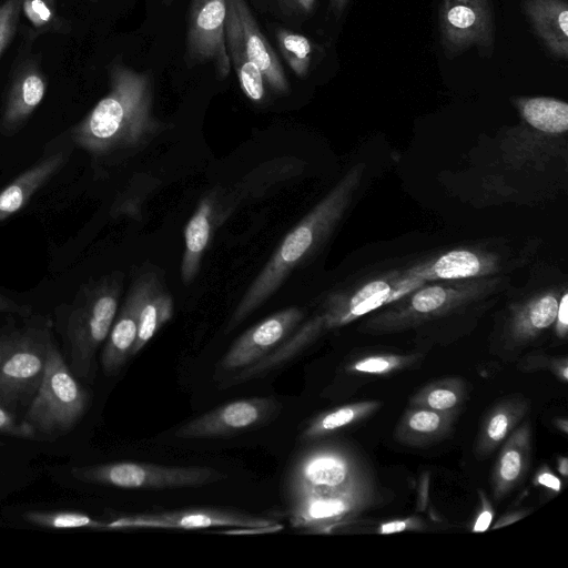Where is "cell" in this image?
Wrapping results in <instances>:
<instances>
[{
    "instance_id": "9a60e30c",
    "label": "cell",
    "mask_w": 568,
    "mask_h": 568,
    "mask_svg": "<svg viewBox=\"0 0 568 568\" xmlns=\"http://www.w3.org/2000/svg\"><path fill=\"white\" fill-rule=\"evenodd\" d=\"M304 312L296 306L281 310L245 331L219 362L220 372L246 368L278 347L300 325Z\"/></svg>"
},
{
    "instance_id": "8d00e7d4",
    "label": "cell",
    "mask_w": 568,
    "mask_h": 568,
    "mask_svg": "<svg viewBox=\"0 0 568 568\" xmlns=\"http://www.w3.org/2000/svg\"><path fill=\"white\" fill-rule=\"evenodd\" d=\"M493 517L494 510L491 504L485 494L480 493V510L475 519L471 530L474 532L486 531L491 525Z\"/></svg>"
},
{
    "instance_id": "83f0119b",
    "label": "cell",
    "mask_w": 568,
    "mask_h": 568,
    "mask_svg": "<svg viewBox=\"0 0 568 568\" xmlns=\"http://www.w3.org/2000/svg\"><path fill=\"white\" fill-rule=\"evenodd\" d=\"M379 406V402L365 400L324 412L308 423L302 433V438L315 440L332 435L372 415Z\"/></svg>"
},
{
    "instance_id": "7c38bea8",
    "label": "cell",
    "mask_w": 568,
    "mask_h": 568,
    "mask_svg": "<svg viewBox=\"0 0 568 568\" xmlns=\"http://www.w3.org/2000/svg\"><path fill=\"white\" fill-rule=\"evenodd\" d=\"M278 521L268 516L220 508H190L143 513L104 521L103 529H206L214 527L263 528Z\"/></svg>"
},
{
    "instance_id": "ac0fdd59",
    "label": "cell",
    "mask_w": 568,
    "mask_h": 568,
    "mask_svg": "<svg viewBox=\"0 0 568 568\" xmlns=\"http://www.w3.org/2000/svg\"><path fill=\"white\" fill-rule=\"evenodd\" d=\"M560 295L558 288H548L514 304L506 321L507 339L514 345H525L554 326Z\"/></svg>"
},
{
    "instance_id": "ee69618b",
    "label": "cell",
    "mask_w": 568,
    "mask_h": 568,
    "mask_svg": "<svg viewBox=\"0 0 568 568\" xmlns=\"http://www.w3.org/2000/svg\"><path fill=\"white\" fill-rule=\"evenodd\" d=\"M290 2L304 13H310L315 4V0H290Z\"/></svg>"
},
{
    "instance_id": "8992f818",
    "label": "cell",
    "mask_w": 568,
    "mask_h": 568,
    "mask_svg": "<svg viewBox=\"0 0 568 568\" xmlns=\"http://www.w3.org/2000/svg\"><path fill=\"white\" fill-rule=\"evenodd\" d=\"M415 288L403 277L400 270L361 280L354 285L332 292L314 316L297 326L292 335L306 347L324 332L371 314Z\"/></svg>"
},
{
    "instance_id": "603a6c76",
    "label": "cell",
    "mask_w": 568,
    "mask_h": 568,
    "mask_svg": "<svg viewBox=\"0 0 568 568\" xmlns=\"http://www.w3.org/2000/svg\"><path fill=\"white\" fill-rule=\"evenodd\" d=\"M65 151L53 153L28 169L0 192V222L20 212L32 195L65 163Z\"/></svg>"
},
{
    "instance_id": "3957f363",
    "label": "cell",
    "mask_w": 568,
    "mask_h": 568,
    "mask_svg": "<svg viewBox=\"0 0 568 568\" xmlns=\"http://www.w3.org/2000/svg\"><path fill=\"white\" fill-rule=\"evenodd\" d=\"M365 165H354L336 185L284 236L234 308L230 333L261 307L290 274L308 261L336 229L364 176Z\"/></svg>"
},
{
    "instance_id": "7dc6e473",
    "label": "cell",
    "mask_w": 568,
    "mask_h": 568,
    "mask_svg": "<svg viewBox=\"0 0 568 568\" xmlns=\"http://www.w3.org/2000/svg\"><path fill=\"white\" fill-rule=\"evenodd\" d=\"M11 336L9 337H0V365L2 363V359L7 353V349L10 344Z\"/></svg>"
},
{
    "instance_id": "e0dca14e",
    "label": "cell",
    "mask_w": 568,
    "mask_h": 568,
    "mask_svg": "<svg viewBox=\"0 0 568 568\" xmlns=\"http://www.w3.org/2000/svg\"><path fill=\"white\" fill-rule=\"evenodd\" d=\"M132 284L138 293V335L131 351L134 356L172 318L174 303L162 275L154 267L144 266Z\"/></svg>"
},
{
    "instance_id": "9c48e42d",
    "label": "cell",
    "mask_w": 568,
    "mask_h": 568,
    "mask_svg": "<svg viewBox=\"0 0 568 568\" xmlns=\"http://www.w3.org/2000/svg\"><path fill=\"white\" fill-rule=\"evenodd\" d=\"M51 339L44 328L11 335L0 365V402L14 405L37 392L47 366Z\"/></svg>"
},
{
    "instance_id": "f35d334b",
    "label": "cell",
    "mask_w": 568,
    "mask_h": 568,
    "mask_svg": "<svg viewBox=\"0 0 568 568\" xmlns=\"http://www.w3.org/2000/svg\"><path fill=\"white\" fill-rule=\"evenodd\" d=\"M536 481L539 485L547 487L548 489H551L556 493H559L562 487L561 480L547 469L540 470L538 473Z\"/></svg>"
},
{
    "instance_id": "4316f807",
    "label": "cell",
    "mask_w": 568,
    "mask_h": 568,
    "mask_svg": "<svg viewBox=\"0 0 568 568\" xmlns=\"http://www.w3.org/2000/svg\"><path fill=\"white\" fill-rule=\"evenodd\" d=\"M523 120L538 132L558 136L568 130V104L549 97H517L514 99Z\"/></svg>"
},
{
    "instance_id": "1f68e13d",
    "label": "cell",
    "mask_w": 568,
    "mask_h": 568,
    "mask_svg": "<svg viewBox=\"0 0 568 568\" xmlns=\"http://www.w3.org/2000/svg\"><path fill=\"white\" fill-rule=\"evenodd\" d=\"M23 518L32 525L53 529L104 528V521L78 511H28Z\"/></svg>"
},
{
    "instance_id": "d6a6232c",
    "label": "cell",
    "mask_w": 568,
    "mask_h": 568,
    "mask_svg": "<svg viewBox=\"0 0 568 568\" xmlns=\"http://www.w3.org/2000/svg\"><path fill=\"white\" fill-rule=\"evenodd\" d=\"M417 354H378L362 357L352 362L347 371L356 374L386 375L414 365Z\"/></svg>"
},
{
    "instance_id": "277c9868",
    "label": "cell",
    "mask_w": 568,
    "mask_h": 568,
    "mask_svg": "<svg viewBox=\"0 0 568 568\" xmlns=\"http://www.w3.org/2000/svg\"><path fill=\"white\" fill-rule=\"evenodd\" d=\"M504 276L425 283L371 313L361 325L369 334L398 333L470 312H479L506 290Z\"/></svg>"
},
{
    "instance_id": "bcb514c9",
    "label": "cell",
    "mask_w": 568,
    "mask_h": 568,
    "mask_svg": "<svg viewBox=\"0 0 568 568\" xmlns=\"http://www.w3.org/2000/svg\"><path fill=\"white\" fill-rule=\"evenodd\" d=\"M558 471L562 477L568 476V459L564 456L558 458Z\"/></svg>"
},
{
    "instance_id": "30bf717a",
    "label": "cell",
    "mask_w": 568,
    "mask_h": 568,
    "mask_svg": "<svg viewBox=\"0 0 568 568\" xmlns=\"http://www.w3.org/2000/svg\"><path fill=\"white\" fill-rule=\"evenodd\" d=\"M438 22L447 58L453 59L473 47L491 53L495 41L491 0H442Z\"/></svg>"
},
{
    "instance_id": "52a82bcc",
    "label": "cell",
    "mask_w": 568,
    "mask_h": 568,
    "mask_svg": "<svg viewBox=\"0 0 568 568\" xmlns=\"http://www.w3.org/2000/svg\"><path fill=\"white\" fill-rule=\"evenodd\" d=\"M88 400L85 389L51 342L43 378L22 422L34 435L61 434L82 417Z\"/></svg>"
},
{
    "instance_id": "836d02e7",
    "label": "cell",
    "mask_w": 568,
    "mask_h": 568,
    "mask_svg": "<svg viewBox=\"0 0 568 568\" xmlns=\"http://www.w3.org/2000/svg\"><path fill=\"white\" fill-rule=\"evenodd\" d=\"M0 433L20 438L34 437L33 430L23 422H18L2 405H0Z\"/></svg>"
},
{
    "instance_id": "60d3db41",
    "label": "cell",
    "mask_w": 568,
    "mask_h": 568,
    "mask_svg": "<svg viewBox=\"0 0 568 568\" xmlns=\"http://www.w3.org/2000/svg\"><path fill=\"white\" fill-rule=\"evenodd\" d=\"M31 9L34 14L39 17L41 21H48L51 17V12L48 7L41 0H32Z\"/></svg>"
},
{
    "instance_id": "ba28073f",
    "label": "cell",
    "mask_w": 568,
    "mask_h": 568,
    "mask_svg": "<svg viewBox=\"0 0 568 568\" xmlns=\"http://www.w3.org/2000/svg\"><path fill=\"white\" fill-rule=\"evenodd\" d=\"M71 473L80 481L123 489L202 487L227 478L226 474L213 467L163 466L134 462L74 467Z\"/></svg>"
},
{
    "instance_id": "b9f144b4",
    "label": "cell",
    "mask_w": 568,
    "mask_h": 568,
    "mask_svg": "<svg viewBox=\"0 0 568 568\" xmlns=\"http://www.w3.org/2000/svg\"><path fill=\"white\" fill-rule=\"evenodd\" d=\"M524 516H525V514L523 511H516V513L507 514V515L500 517L496 521V524L493 526V528L496 529V528H500V527L510 525V524L521 519Z\"/></svg>"
},
{
    "instance_id": "4fadbf2b",
    "label": "cell",
    "mask_w": 568,
    "mask_h": 568,
    "mask_svg": "<svg viewBox=\"0 0 568 568\" xmlns=\"http://www.w3.org/2000/svg\"><path fill=\"white\" fill-rule=\"evenodd\" d=\"M505 265V256L497 251L458 247L407 265L400 272L407 282L418 287L436 281L498 275Z\"/></svg>"
},
{
    "instance_id": "d6986e66",
    "label": "cell",
    "mask_w": 568,
    "mask_h": 568,
    "mask_svg": "<svg viewBox=\"0 0 568 568\" xmlns=\"http://www.w3.org/2000/svg\"><path fill=\"white\" fill-rule=\"evenodd\" d=\"M235 11L244 49L264 75L265 83L276 93H287L290 83L271 44L261 32L245 0H229Z\"/></svg>"
},
{
    "instance_id": "44dd1931",
    "label": "cell",
    "mask_w": 568,
    "mask_h": 568,
    "mask_svg": "<svg viewBox=\"0 0 568 568\" xmlns=\"http://www.w3.org/2000/svg\"><path fill=\"white\" fill-rule=\"evenodd\" d=\"M523 11L536 36L556 58H568V3L566 0H523Z\"/></svg>"
},
{
    "instance_id": "f6af8a7d",
    "label": "cell",
    "mask_w": 568,
    "mask_h": 568,
    "mask_svg": "<svg viewBox=\"0 0 568 568\" xmlns=\"http://www.w3.org/2000/svg\"><path fill=\"white\" fill-rule=\"evenodd\" d=\"M347 2L348 0H329V10L336 17H339L343 13Z\"/></svg>"
},
{
    "instance_id": "484cf974",
    "label": "cell",
    "mask_w": 568,
    "mask_h": 568,
    "mask_svg": "<svg viewBox=\"0 0 568 568\" xmlns=\"http://www.w3.org/2000/svg\"><path fill=\"white\" fill-rule=\"evenodd\" d=\"M528 410L523 398H507L498 403L484 419L476 440L478 457L490 455L518 426Z\"/></svg>"
},
{
    "instance_id": "7402d4cb",
    "label": "cell",
    "mask_w": 568,
    "mask_h": 568,
    "mask_svg": "<svg viewBox=\"0 0 568 568\" xmlns=\"http://www.w3.org/2000/svg\"><path fill=\"white\" fill-rule=\"evenodd\" d=\"M138 335V293L131 283L125 300L116 313L101 354L105 375H115L131 357Z\"/></svg>"
},
{
    "instance_id": "f546056e",
    "label": "cell",
    "mask_w": 568,
    "mask_h": 568,
    "mask_svg": "<svg viewBox=\"0 0 568 568\" xmlns=\"http://www.w3.org/2000/svg\"><path fill=\"white\" fill-rule=\"evenodd\" d=\"M44 83L42 79L36 74L26 77L20 89L14 92L6 109L1 132L11 135L16 132L21 122L38 106L44 95Z\"/></svg>"
},
{
    "instance_id": "681fc988",
    "label": "cell",
    "mask_w": 568,
    "mask_h": 568,
    "mask_svg": "<svg viewBox=\"0 0 568 568\" xmlns=\"http://www.w3.org/2000/svg\"><path fill=\"white\" fill-rule=\"evenodd\" d=\"M172 1H174V0H162V2H163V3H165V4H169V3H171Z\"/></svg>"
},
{
    "instance_id": "7a4b0ae2",
    "label": "cell",
    "mask_w": 568,
    "mask_h": 568,
    "mask_svg": "<svg viewBox=\"0 0 568 568\" xmlns=\"http://www.w3.org/2000/svg\"><path fill=\"white\" fill-rule=\"evenodd\" d=\"M153 103L152 73L116 63L111 70L110 91L75 126L73 140L94 156L134 154L166 129L155 116Z\"/></svg>"
},
{
    "instance_id": "5b68a950",
    "label": "cell",
    "mask_w": 568,
    "mask_h": 568,
    "mask_svg": "<svg viewBox=\"0 0 568 568\" xmlns=\"http://www.w3.org/2000/svg\"><path fill=\"white\" fill-rule=\"evenodd\" d=\"M123 290V275L114 272L78 292L67 323L70 368L75 377L92 375L98 348L106 339Z\"/></svg>"
},
{
    "instance_id": "f1b7e54d",
    "label": "cell",
    "mask_w": 568,
    "mask_h": 568,
    "mask_svg": "<svg viewBox=\"0 0 568 568\" xmlns=\"http://www.w3.org/2000/svg\"><path fill=\"white\" fill-rule=\"evenodd\" d=\"M466 385L460 378L449 377L433 382L419 389L409 402V406L455 414L466 399Z\"/></svg>"
},
{
    "instance_id": "7bdbcfd3",
    "label": "cell",
    "mask_w": 568,
    "mask_h": 568,
    "mask_svg": "<svg viewBox=\"0 0 568 568\" xmlns=\"http://www.w3.org/2000/svg\"><path fill=\"white\" fill-rule=\"evenodd\" d=\"M1 312H22V306L0 294V313Z\"/></svg>"
},
{
    "instance_id": "5bb4252c",
    "label": "cell",
    "mask_w": 568,
    "mask_h": 568,
    "mask_svg": "<svg viewBox=\"0 0 568 568\" xmlns=\"http://www.w3.org/2000/svg\"><path fill=\"white\" fill-rule=\"evenodd\" d=\"M226 0H192L186 53L189 61L212 63L220 79L229 77L231 62L225 42Z\"/></svg>"
},
{
    "instance_id": "2e32d148",
    "label": "cell",
    "mask_w": 568,
    "mask_h": 568,
    "mask_svg": "<svg viewBox=\"0 0 568 568\" xmlns=\"http://www.w3.org/2000/svg\"><path fill=\"white\" fill-rule=\"evenodd\" d=\"M234 206L221 189L207 193L185 225L184 253L181 262V280L191 284L196 277L203 256L214 231L231 214Z\"/></svg>"
},
{
    "instance_id": "ffe728a7",
    "label": "cell",
    "mask_w": 568,
    "mask_h": 568,
    "mask_svg": "<svg viewBox=\"0 0 568 568\" xmlns=\"http://www.w3.org/2000/svg\"><path fill=\"white\" fill-rule=\"evenodd\" d=\"M530 439V426L525 423L516 427L501 444L491 477L495 499L504 498L524 479L529 465Z\"/></svg>"
},
{
    "instance_id": "d4e9b609",
    "label": "cell",
    "mask_w": 568,
    "mask_h": 568,
    "mask_svg": "<svg viewBox=\"0 0 568 568\" xmlns=\"http://www.w3.org/2000/svg\"><path fill=\"white\" fill-rule=\"evenodd\" d=\"M225 42L231 67L233 65L240 87L252 102L261 103L265 98V79L258 67L248 58L241 36L239 21L232 3L226 0Z\"/></svg>"
},
{
    "instance_id": "8fae6325",
    "label": "cell",
    "mask_w": 568,
    "mask_h": 568,
    "mask_svg": "<svg viewBox=\"0 0 568 568\" xmlns=\"http://www.w3.org/2000/svg\"><path fill=\"white\" fill-rule=\"evenodd\" d=\"M281 410L280 400L271 396L240 398L189 420L174 435L182 439L233 436L264 426Z\"/></svg>"
},
{
    "instance_id": "6da1fadb",
    "label": "cell",
    "mask_w": 568,
    "mask_h": 568,
    "mask_svg": "<svg viewBox=\"0 0 568 568\" xmlns=\"http://www.w3.org/2000/svg\"><path fill=\"white\" fill-rule=\"evenodd\" d=\"M374 481L356 456L336 445L302 454L286 481L291 526L331 534L355 521L377 499Z\"/></svg>"
},
{
    "instance_id": "ab89813d",
    "label": "cell",
    "mask_w": 568,
    "mask_h": 568,
    "mask_svg": "<svg viewBox=\"0 0 568 568\" xmlns=\"http://www.w3.org/2000/svg\"><path fill=\"white\" fill-rule=\"evenodd\" d=\"M552 373L562 382L568 379V362L567 358H557L550 362Z\"/></svg>"
},
{
    "instance_id": "c3c4849f",
    "label": "cell",
    "mask_w": 568,
    "mask_h": 568,
    "mask_svg": "<svg viewBox=\"0 0 568 568\" xmlns=\"http://www.w3.org/2000/svg\"><path fill=\"white\" fill-rule=\"evenodd\" d=\"M555 424L564 434L568 433V422H567V419L565 417L564 418H557Z\"/></svg>"
},
{
    "instance_id": "e575fe53",
    "label": "cell",
    "mask_w": 568,
    "mask_h": 568,
    "mask_svg": "<svg viewBox=\"0 0 568 568\" xmlns=\"http://www.w3.org/2000/svg\"><path fill=\"white\" fill-rule=\"evenodd\" d=\"M17 6V0H9L0 8V52L10 37Z\"/></svg>"
},
{
    "instance_id": "4dcf8cb0",
    "label": "cell",
    "mask_w": 568,
    "mask_h": 568,
    "mask_svg": "<svg viewBox=\"0 0 568 568\" xmlns=\"http://www.w3.org/2000/svg\"><path fill=\"white\" fill-rule=\"evenodd\" d=\"M280 51L292 71L306 77L312 61V43L305 36L287 29L276 31Z\"/></svg>"
},
{
    "instance_id": "d590c367",
    "label": "cell",
    "mask_w": 568,
    "mask_h": 568,
    "mask_svg": "<svg viewBox=\"0 0 568 568\" xmlns=\"http://www.w3.org/2000/svg\"><path fill=\"white\" fill-rule=\"evenodd\" d=\"M423 523L415 517L396 519L379 525L377 532L382 535L403 532L407 530L420 529Z\"/></svg>"
},
{
    "instance_id": "cb8c5ba5",
    "label": "cell",
    "mask_w": 568,
    "mask_h": 568,
    "mask_svg": "<svg viewBox=\"0 0 568 568\" xmlns=\"http://www.w3.org/2000/svg\"><path fill=\"white\" fill-rule=\"evenodd\" d=\"M455 416L452 413L409 406L395 428V438L412 447L434 444L450 432Z\"/></svg>"
},
{
    "instance_id": "74e56055",
    "label": "cell",
    "mask_w": 568,
    "mask_h": 568,
    "mask_svg": "<svg viewBox=\"0 0 568 568\" xmlns=\"http://www.w3.org/2000/svg\"><path fill=\"white\" fill-rule=\"evenodd\" d=\"M554 325L557 337L565 338L568 332V295L566 291L560 295Z\"/></svg>"
}]
</instances>
